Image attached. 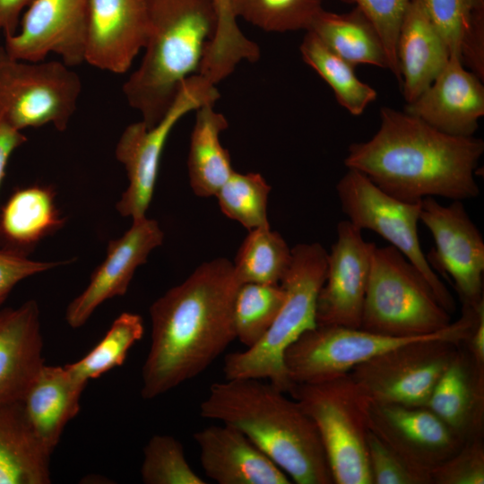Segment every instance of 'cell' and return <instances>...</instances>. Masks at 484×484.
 I'll return each mask as SVG.
<instances>
[{
  "label": "cell",
  "instance_id": "obj_1",
  "mask_svg": "<svg viewBox=\"0 0 484 484\" xmlns=\"http://www.w3.org/2000/svg\"><path fill=\"white\" fill-rule=\"evenodd\" d=\"M240 285L232 262L217 257L151 304L143 398L154 399L196 377L236 340L233 304Z\"/></svg>",
  "mask_w": 484,
  "mask_h": 484
},
{
  "label": "cell",
  "instance_id": "obj_2",
  "mask_svg": "<svg viewBox=\"0 0 484 484\" xmlns=\"http://www.w3.org/2000/svg\"><path fill=\"white\" fill-rule=\"evenodd\" d=\"M483 152L480 138L448 134L384 107L378 130L369 140L349 146L344 165L402 201L436 196L464 201L480 193L475 175Z\"/></svg>",
  "mask_w": 484,
  "mask_h": 484
},
{
  "label": "cell",
  "instance_id": "obj_3",
  "mask_svg": "<svg viewBox=\"0 0 484 484\" xmlns=\"http://www.w3.org/2000/svg\"><path fill=\"white\" fill-rule=\"evenodd\" d=\"M286 393L263 379H225L210 385L200 415L243 433L291 482L333 484L314 422Z\"/></svg>",
  "mask_w": 484,
  "mask_h": 484
},
{
  "label": "cell",
  "instance_id": "obj_4",
  "mask_svg": "<svg viewBox=\"0 0 484 484\" xmlns=\"http://www.w3.org/2000/svg\"><path fill=\"white\" fill-rule=\"evenodd\" d=\"M148 36L138 68L123 86L128 104L148 126L172 105L184 82L197 74L212 39L214 0H146Z\"/></svg>",
  "mask_w": 484,
  "mask_h": 484
},
{
  "label": "cell",
  "instance_id": "obj_5",
  "mask_svg": "<svg viewBox=\"0 0 484 484\" xmlns=\"http://www.w3.org/2000/svg\"><path fill=\"white\" fill-rule=\"evenodd\" d=\"M327 254L318 242L299 243L291 248V262L280 284L285 298L265 334L244 351L225 356V379L267 380L285 393L293 386L284 354L303 333L316 324V302L324 284Z\"/></svg>",
  "mask_w": 484,
  "mask_h": 484
},
{
  "label": "cell",
  "instance_id": "obj_6",
  "mask_svg": "<svg viewBox=\"0 0 484 484\" xmlns=\"http://www.w3.org/2000/svg\"><path fill=\"white\" fill-rule=\"evenodd\" d=\"M483 306H462L460 318L442 331L385 350L354 367L350 376L371 402L426 407Z\"/></svg>",
  "mask_w": 484,
  "mask_h": 484
},
{
  "label": "cell",
  "instance_id": "obj_7",
  "mask_svg": "<svg viewBox=\"0 0 484 484\" xmlns=\"http://www.w3.org/2000/svg\"><path fill=\"white\" fill-rule=\"evenodd\" d=\"M314 422L335 484H373L367 440L371 401L349 374L294 384L288 393Z\"/></svg>",
  "mask_w": 484,
  "mask_h": 484
},
{
  "label": "cell",
  "instance_id": "obj_8",
  "mask_svg": "<svg viewBox=\"0 0 484 484\" xmlns=\"http://www.w3.org/2000/svg\"><path fill=\"white\" fill-rule=\"evenodd\" d=\"M451 314L419 271L395 247L375 246L360 328L393 337H416L447 327Z\"/></svg>",
  "mask_w": 484,
  "mask_h": 484
},
{
  "label": "cell",
  "instance_id": "obj_9",
  "mask_svg": "<svg viewBox=\"0 0 484 484\" xmlns=\"http://www.w3.org/2000/svg\"><path fill=\"white\" fill-rule=\"evenodd\" d=\"M81 91L80 77L62 61H23L0 46V119L13 128L65 130Z\"/></svg>",
  "mask_w": 484,
  "mask_h": 484
},
{
  "label": "cell",
  "instance_id": "obj_10",
  "mask_svg": "<svg viewBox=\"0 0 484 484\" xmlns=\"http://www.w3.org/2000/svg\"><path fill=\"white\" fill-rule=\"evenodd\" d=\"M336 193L347 220L360 230L376 233L400 251L426 279L441 306L450 314L454 312V298L429 265L420 246L418 223L421 202L397 199L352 169L340 178Z\"/></svg>",
  "mask_w": 484,
  "mask_h": 484
},
{
  "label": "cell",
  "instance_id": "obj_11",
  "mask_svg": "<svg viewBox=\"0 0 484 484\" xmlns=\"http://www.w3.org/2000/svg\"><path fill=\"white\" fill-rule=\"evenodd\" d=\"M220 98L216 85L199 74L186 79L172 105L154 125L142 120L125 127L116 146V157L126 170L129 185L117 210L133 220L146 216L152 199L160 157L167 139L177 122L191 111Z\"/></svg>",
  "mask_w": 484,
  "mask_h": 484
},
{
  "label": "cell",
  "instance_id": "obj_12",
  "mask_svg": "<svg viewBox=\"0 0 484 484\" xmlns=\"http://www.w3.org/2000/svg\"><path fill=\"white\" fill-rule=\"evenodd\" d=\"M419 221L435 242L426 255L431 268L453 280L462 306L484 301V240L462 201L443 205L435 197H427L420 203Z\"/></svg>",
  "mask_w": 484,
  "mask_h": 484
},
{
  "label": "cell",
  "instance_id": "obj_13",
  "mask_svg": "<svg viewBox=\"0 0 484 484\" xmlns=\"http://www.w3.org/2000/svg\"><path fill=\"white\" fill-rule=\"evenodd\" d=\"M432 334L393 337L362 328L317 325L288 348L284 364L293 384L323 382L349 374L357 365L393 347Z\"/></svg>",
  "mask_w": 484,
  "mask_h": 484
},
{
  "label": "cell",
  "instance_id": "obj_14",
  "mask_svg": "<svg viewBox=\"0 0 484 484\" xmlns=\"http://www.w3.org/2000/svg\"><path fill=\"white\" fill-rule=\"evenodd\" d=\"M89 0H32L16 33L4 37L13 57L44 61L50 54L72 67L86 62Z\"/></svg>",
  "mask_w": 484,
  "mask_h": 484
},
{
  "label": "cell",
  "instance_id": "obj_15",
  "mask_svg": "<svg viewBox=\"0 0 484 484\" xmlns=\"http://www.w3.org/2000/svg\"><path fill=\"white\" fill-rule=\"evenodd\" d=\"M327 254L324 284L316 302V324L360 328L370 263L376 244L348 220L338 223Z\"/></svg>",
  "mask_w": 484,
  "mask_h": 484
},
{
  "label": "cell",
  "instance_id": "obj_16",
  "mask_svg": "<svg viewBox=\"0 0 484 484\" xmlns=\"http://www.w3.org/2000/svg\"><path fill=\"white\" fill-rule=\"evenodd\" d=\"M369 430L412 468L428 475L463 444L428 407L371 402Z\"/></svg>",
  "mask_w": 484,
  "mask_h": 484
},
{
  "label": "cell",
  "instance_id": "obj_17",
  "mask_svg": "<svg viewBox=\"0 0 484 484\" xmlns=\"http://www.w3.org/2000/svg\"><path fill=\"white\" fill-rule=\"evenodd\" d=\"M163 239L164 233L157 220L146 216L133 220L122 237L109 241L105 260L94 270L84 290L68 305L67 324L79 328L104 301L125 295L136 269L146 263L151 252Z\"/></svg>",
  "mask_w": 484,
  "mask_h": 484
},
{
  "label": "cell",
  "instance_id": "obj_18",
  "mask_svg": "<svg viewBox=\"0 0 484 484\" xmlns=\"http://www.w3.org/2000/svg\"><path fill=\"white\" fill-rule=\"evenodd\" d=\"M458 57L451 56L434 82L404 112L436 129L456 136H473L484 116V85Z\"/></svg>",
  "mask_w": 484,
  "mask_h": 484
},
{
  "label": "cell",
  "instance_id": "obj_19",
  "mask_svg": "<svg viewBox=\"0 0 484 484\" xmlns=\"http://www.w3.org/2000/svg\"><path fill=\"white\" fill-rule=\"evenodd\" d=\"M146 0H89L86 62L124 73L145 46Z\"/></svg>",
  "mask_w": 484,
  "mask_h": 484
},
{
  "label": "cell",
  "instance_id": "obj_20",
  "mask_svg": "<svg viewBox=\"0 0 484 484\" xmlns=\"http://www.w3.org/2000/svg\"><path fill=\"white\" fill-rule=\"evenodd\" d=\"M204 474L219 484H290L291 480L243 433L226 424L193 434Z\"/></svg>",
  "mask_w": 484,
  "mask_h": 484
},
{
  "label": "cell",
  "instance_id": "obj_21",
  "mask_svg": "<svg viewBox=\"0 0 484 484\" xmlns=\"http://www.w3.org/2000/svg\"><path fill=\"white\" fill-rule=\"evenodd\" d=\"M38 303L0 308V403L22 402L45 365Z\"/></svg>",
  "mask_w": 484,
  "mask_h": 484
},
{
  "label": "cell",
  "instance_id": "obj_22",
  "mask_svg": "<svg viewBox=\"0 0 484 484\" xmlns=\"http://www.w3.org/2000/svg\"><path fill=\"white\" fill-rule=\"evenodd\" d=\"M464 443L483 437L484 367L462 344L441 375L427 406Z\"/></svg>",
  "mask_w": 484,
  "mask_h": 484
},
{
  "label": "cell",
  "instance_id": "obj_23",
  "mask_svg": "<svg viewBox=\"0 0 484 484\" xmlns=\"http://www.w3.org/2000/svg\"><path fill=\"white\" fill-rule=\"evenodd\" d=\"M396 55L406 103L434 82L450 58L446 43L418 0H411L404 14Z\"/></svg>",
  "mask_w": 484,
  "mask_h": 484
},
{
  "label": "cell",
  "instance_id": "obj_24",
  "mask_svg": "<svg viewBox=\"0 0 484 484\" xmlns=\"http://www.w3.org/2000/svg\"><path fill=\"white\" fill-rule=\"evenodd\" d=\"M86 385L65 366L44 365L29 387L22 402L23 411L34 435L50 454L67 423L78 414Z\"/></svg>",
  "mask_w": 484,
  "mask_h": 484
},
{
  "label": "cell",
  "instance_id": "obj_25",
  "mask_svg": "<svg viewBox=\"0 0 484 484\" xmlns=\"http://www.w3.org/2000/svg\"><path fill=\"white\" fill-rule=\"evenodd\" d=\"M64 222L51 186L18 188L0 210V247L28 256L40 240Z\"/></svg>",
  "mask_w": 484,
  "mask_h": 484
},
{
  "label": "cell",
  "instance_id": "obj_26",
  "mask_svg": "<svg viewBox=\"0 0 484 484\" xmlns=\"http://www.w3.org/2000/svg\"><path fill=\"white\" fill-rule=\"evenodd\" d=\"M50 455L34 435L22 403H0V484L50 483Z\"/></svg>",
  "mask_w": 484,
  "mask_h": 484
},
{
  "label": "cell",
  "instance_id": "obj_27",
  "mask_svg": "<svg viewBox=\"0 0 484 484\" xmlns=\"http://www.w3.org/2000/svg\"><path fill=\"white\" fill-rule=\"evenodd\" d=\"M459 58L484 80V0H418Z\"/></svg>",
  "mask_w": 484,
  "mask_h": 484
},
{
  "label": "cell",
  "instance_id": "obj_28",
  "mask_svg": "<svg viewBox=\"0 0 484 484\" xmlns=\"http://www.w3.org/2000/svg\"><path fill=\"white\" fill-rule=\"evenodd\" d=\"M214 104L198 108L191 134L187 160L190 186L200 197L215 195L235 171L229 151L220 143V135L229 126L223 114Z\"/></svg>",
  "mask_w": 484,
  "mask_h": 484
},
{
  "label": "cell",
  "instance_id": "obj_29",
  "mask_svg": "<svg viewBox=\"0 0 484 484\" xmlns=\"http://www.w3.org/2000/svg\"><path fill=\"white\" fill-rule=\"evenodd\" d=\"M307 30L354 67L370 65L388 69L386 53L376 28L356 6L344 13L323 9Z\"/></svg>",
  "mask_w": 484,
  "mask_h": 484
},
{
  "label": "cell",
  "instance_id": "obj_30",
  "mask_svg": "<svg viewBox=\"0 0 484 484\" xmlns=\"http://www.w3.org/2000/svg\"><path fill=\"white\" fill-rule=\"evenodd\" d=\"M299 50L304 62L331 87L336 100L350 114L360 116L376 99V90L356 76L354 66L313 31L306 30Z\"/></svg>",
  "mask_w": 484,
  "mask_h": 484
},
{
  "label": "cell",
  "instance_id": "obj_31",
  "mask_svg": "<svg viewBox=\"0 0 484 484\" xmlns=\"http://www.w3.org/2000/svg\"><path fill=\"white\" fill-rule=\"evenodd\" d=\"M214 1L218 23L212 39L205 48L198 73L216 85L230 75L242 61L256 62L260 49L239 29L231 1Z\"/></svg>",
  "mask_w": 484,
  "mask_h": 484
},
{
  "label": "cell",
  "instance_id": "obj_32",
  "mask_svg": "<svg viewBox=\"0 0 484 484\" xmlns=\"http://www.w3.org/2000/svg\"><path fill=\"white\" fill-rule=\"evenodd\" d=\"M291 262V248L271 227L248 230L232 262L243 283L280 284Z\"/></svg>",
  "mask_w": 484,
  "mask_h": 484
},
{
  "label": "cell",
  "instance_id": "obj_33",
  "mask_svg": "<svg viewBox=\"0 0 484 484\" xmlns=\"http://www.w3.org/2000/svg\"><path fill=\"white\" fill-rule=\"evenodd\" d=\"M144 333L143 317L125 312L117 316L97 345L78 361L65 365L76 380L87 384L124 364L129 350Z\"/></svg>",
  "mask_w": 484,
  "mask_h": 484
},
{
  "label": "cell",
  "instance_id": "obj_34",
  "mask_svg": "<svg viewBox=\"0 0 484 484\" xmlns=\"http://www.w3.org/2000/svg\"><path fill=\"white\" fill-rule=\"evenodd\" d=\"M284 298L281 284H241L233 304L236 339L246 348L255 344L272 324Z\"/></svg>",
  "mask_w": 484,
  "mask_h": 484
},
{
  "label": "cell",
  "instance_id": "obj_35",
  "mask_svg": "<svg viewBox=\"0 0 484 484\" xmlns=\"http://www.w3.org/2000/svg\"><path fill=\"white\" fill-rule=\"evenodd\" d=\"M271 189L259 173L234 171L214 196L226 217L251 230L271 227L267 216Z\"/></svg>",
  "mask_w": 484,
  "mask_h": 484
},
{
  "label": "cell",
  "instance_id": "obj_36",
  "mask_svg": "<svg viewBox=\"0 0 484 484\" xmlns=\"http://www.w3.org/2000/svg\"><path fill=\"white\" fill-rule=\"evenodd\" d=\"M237 19L268 32L307 30L324 0H230Z\"/></svg>",
  "mask_w": 484,
  "mask_h": 484
},
{
  "label": "cell",
  "instance_id": "obj_37",
  "mask_svg": "<svg viewBox=\"0 0 484 484\" xmlns=\"http://www.w3.org/2000/svg\"><path fill=\"white\" fill-rule=\"evenodd\" d=\"M141 479L145 484H205L189 464L180 441L154 435L143 448Z\"/></svg>",
  "mask_w": 484,
  "mask_h": 484
},
{
  "label": "cell",
  "instance_id": "obj_38",
  "mask_svg": "<svg viewBox=\"0 0 484 484\" xmlns=\"http://www.w3.org/2000/svg\"><path fill=\"white\" fill-rule=\"evenodd\" d=\"M354 4L371 22L384 45L388 70L398 82L401 75L398 67L396 45L399 30L411 0H341Z\"/></svg>",
  "mask_w": 484,
  "mask_h": 484
},
{
  "label": "cell",
  "instance_id": "obj_39",
  "mask_svg": "<svg viewBox=\"0 0 484 484\" xmlns=\"http://www.w3.org/2000/svg\"><path fill=\"white\" fill-rule=\"evenodd\" d=\"M367 450L373 484H431L428 475L412 468L370 430Z\"/></svg>",
  "mask_w": 484,
  "mask_h": 484
},
{
  "label": "cell",
  "instance_id": "obj_40",
  "mask_svg": "<svg viewBox=\"0 0 484 484\" xmlns=\"http://www.w3.org/2000/svg\"><path fill=\"white\" fill-rule=\"evenodd\" d=\"M431 484H483V437L465 441L449 458L434 468Z\"/></svg>",
  "mask_w": 484,
  "mask_h": 484
},
{
  "label": "cell",
  "instance_id": "obj_41",
  "mask_svg": "<svg viewBox=\"0 0 484 484\" xmlns=\"http://www.w3.org/2000/svg\"><path fill=\"white\" fill-rule=\"evenodd\" d=\"M62 264L64 263L34 261L0 247V306L21 281Z\"/></svg>",
  "mask_w": 484,
  "mask_h": 484
},
{
  "label": "cell",
  "instance_id": "obj_42",
  "mask_svg": "<svg viewBox=\"0 0 484 484\" xmlns=\"http://www.w3.org/2000/svg\"><path fill=\"white\" fill-rule=\"evenodd\" d=\"M27 141L22 131L0 119V185L4 177L7 162L15 149Z\"/></svg>",
  "mask_w": 484,
  "mask_h": 484
},
{
  "label": "cell",
  "instance_id": "obj_43",
  "mask_svg": "<svg viewBox=\"0 0 484 484\" xmlns=\"http://www.w3.org/2000/svg\"><path fill=\"white\" fill-rule=\"evenodd\" d=\"M32 0H0V33L4 37L18 30L21 14Z\"/></svg>",
  "mask_w": 484,
  "mask_h": 484
},
{
  "label": "cell",
  "instance_id": "obj_44",
  "mask_svg": "<svg viewBox=\"0 0 484 484\" xmlns=\"http://www.w3.org/2000/svg\"><path fill=\"white\" fill-rule=\"evenodd\" d=\"M462 344L472 359L484 367V306L479 310L471 329Z\"/></svg>",
  "mask_w": 484,
  "mask_h": 484
}]
</instances>
